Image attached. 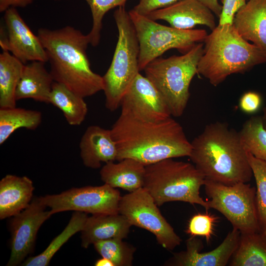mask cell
<instances>
[{
	"instance_id": "cell-1",
	"label": "cell",
	"mask_w": 266,
	"mask_h": 266,
	"mask_svg": "<svg viewBox=\"0 0 266 266\" xmlns=\"http://www.w3.org/2000/svg\"><path fill=\"white\" fill-rule=\"evenodd\" d=\"M110 130L117 147V161L132 158L147 166L167 159L189 157L191 152V142L171 117L149 122L121 112Z\"/></svg>"
},
{
	"instance_id": "cell-2",
	"label": "cell",
	"mask_w": 266,
	"mask_h": 266,
	"mask_svg": "<svg viewBox=\"0 0 266 266\" xmlns=\"http://www.w3.org/2000/svg\"><path fill=\"white\" fill-rule=\"evenodd\" d=\"M37 36L44 48L55 82L85 98L103 91L102 76L91 68L87 54L88 35L67 26L50 30L40 28Z\"/></svg>"
},
{
	"instance_id": "cell-3",
	"label": "cell",
	"mask_w": 266,
	"mask_h": 266,
	"mask_svg": "<svg viewBox=\"0 0 266 266\" xmlns=\"http://www.w3.org/2000/svg\"><path fill=\"white\" fill-rule=\"evenodd\" d=\"M191 144L189 157L206 179L233 185L248 183L253 176L239 132L227 124L206 125Z\"/></svg>"
},
{
	"instance_id": "cell-4",
	"label": "cell",
	"mask_w": 266,
	"mask_h": 266,
	"mask_svg": "<svg viewBox=\"0 0 266 266\" xmlns=\"http://www.w3.org/2000/svg\"><path fill=\"white\" fill-rule=\"evenodd\" d=\"M203 53L198 74L214 86L230 75L244 73L266 63V56L257 46L244 39L233 24L218 25L204 40Z\"/></svg>"
},
{
	"instance_id": "cell-5",
	"label": "cell",
	"mask_w": 266,
	"mask_h": 266,
	"mask_svg": "<svg viewBox=\"0 0 266 266\" xmlns=\"http://www.w3.org/2000/svg\"><path fill=\"white\" fill-rule=\"evenodd\" d=\"M205 181L194 164L167 159L145 166L143 188L158 206L170 201L198 204L209 209L200 190Z\"/></svg>"
},
{
	"instance_id": "cell-6",
	"label": "cell",
	"mask_w": 266,
	"mask_h": 266,
	"mask_svg": "<svg viewBox=\"0 0 266 266\" xmlns=\"http://www.w3.org/2000/svg\"><path fill=\"white\" fill-rule=\"evenodd\" d=\"M114 18L118 37L112 62L102 76L106 108L114 111L121 106L125 93L139 73V44L125 5L118 7Z\"/></svg>"
},
{
	"instance_id": "cell-7",
	"label": "cell",
	"mask_w": 266,
	"mask_h": 266,
	"mask_svg": "<svg viewBox=\"0 0 266 266\" xmlns=\"http://www.w3.org/2000/svg\"><path fill=\"white\" fill-rule=\"evenodd\" d=\"M203 46V43H198L181 56L157 58L143 69L145 76L162 95L174 117L181 116L186 107L190 83L198 74Z\"/></svg>"
},
{
	"instance_id": "cell-8",
	"label": "cell",
	"mask_w": 266,
	"mask_h": 266,
	"mask_svg": "<svg viewBox=\"0 0 266 266\" xmlns=\"http://www.w3.org/2000/svg\"><path fill=\"white\" fill-rule=\"evenodd\" d=\"M129 13L139 41L140 71L170 49L187 53L196 44L204 41L208 34L203 29L184 30L160 24L133 9Z\"/></svg>"
},
{
	"instance_id": "cell-9",
	"label": "cell",
	"mask_w": 266,
	"mask_h": 266,
	"mask_svg": "<svg viewBox=\"0 0 266 266\" xmlns=\"http://www.w3.org/2000/svg\"><path fill=\"white\" fill-rule=\"evenodd\" d=\"M204 190L209 209L220 212L242 233L260 230L256 189L247 183L226 185L205 179Z\"/></svg>"
},
{
	"instance_id": "cell-10",
	"label": "cell",
	"mask_w": 266,
	"mask_h": 266,
	"mask_svg": "<svg viewBox=\"0 0 266 266\" xmlns=\"http://www.w3.org/2000/svg\"><path fill=\"white\" fill-rule=\"evenodd\" d=\"M119 213L131 224L153 233L163 248L172 250L182 239L161 214L150 194L143 187L122 197Z\"/></svg>"
},
{
	"instance_id": "cell-11",
	"label": "cell",
	"mask_w": 266,
	"mask_h": 266,
	"mask_svg": "<svg viewBox=\"0 0 266 266\" xmlns=\"http://www.w3.org/2000/svg\"><path fill=\"white\" fill-rule=\"evenodd\" d=\"M121 198L117 189L104 183L72 188L60 194L39 197L53 214L71 210L92 214L119 213Z\"/></svg>"
},
{
	"instance_id": "cell-12",
	"label": "cell",
	"mask_w": 266,
	"mask_h": 266,
	"mask_svg": "<svg viewBox=\"0 0 266 266\" xmlns=\"http://www.w3.org/2000/svg\"><path fill=\"white\" fill-rule=\"evenodd\" d=\"M46 208L39 197H33L25 209L13 216L10 222L11 253L7 266L21 264L33 252L38 230L53 215Z\"/></svg>"
},
{
	"instance_id": "cell-13",
	"label": "cell",
	"mask_w": 266,
	"mask_h": 266,
	"mask_svg": "<svg viewBox=\"0 0 266 266\" xmlns=\"http://www.w3.org/2000/svg\"><path fill=\"white\" fill-rule=\"evenodd\" d=\"M121 112L142 121L158 122L171 116L166 101L145 77L139 73L124 95Z\"/></svg>"
},
{
	"instance_id": "cell-14",
	"label": "cell",
	"mask_w": 266,
	"mask_h": 266,
	"mask_svg": "<svg viewBox=\"0 0 266 266\" xmlns=\"http://www.w3.org/2000/svg\"><path fill=\"white\" fill-rule=\"evenodd\" d=\"M7 34H2L0 45L24 64L35 61L48 62L47 53L37 35L31 30L15 7L8 8L4 15Z\"/></svg>"
},
{
	"instance_id": "cell-15",
	"label": "cell",
	"mask_w": 266,
	"mask_h": 266,
	"mask_svg": "<svg viewBox=\"0 0 266 266\" xmlns=\"http://www.w3.org/2000/svg\"><path fill=\"white\" fill-rule=\"evenodd\" d=\"M240 233L233 228L222 242L213 250L201 252V239L191 236L186 240V249L173 254L167 261L172 266H225L231 260L239 241Z\"/></svg>"
},
{
	"instance_id": "cell-16",
	"label": "cell",
	"mask_w": 266,
	"mask_h": 266,
	"mask_svg": "<svg viewBox=\"0 0 266 266\" xmlns=\"http://www.w3.org/2000/svg\"><path fill=\"white\" fill-rule=\"evenodd\" d=\"M147 16L155 21H165L170 26L180 30H191L202 25L212 31L217 26L214 14L198 0H181Z\"/></svg>"
},
{
	"instance_id": "cell-17",
	"label": "cell",
	"mask_w": 266,
	"mask_h": 266,
	"mask_svg": "<svg viewBox=\"0 0 266 266\" xmlns=\"http://www.w3.org/2000/svg\"><path fill=\"white\" fill-rule=\"evenodd\" d=\"M80 155L84 165L93 169L101 164L116 161L118 150L110 129L97 125L89 126L79 142Z\"/></svg>"
},
{
	"instance_id": "cell-18",
	"label": "cell",
	"mask_w": 266,
	"mask_h": 266,
	"mask_svg": "<svg viewBox=\"0 0 266 266\" xmlns=\"http://www.w3.org/2000/svg\"><path fill=\"white\" fill-rule=\"evenodd\" d=\"M233 25L266 56V0H247L235 14Z\"/></svg>"
},
{
	"instance_id": "cell-19",
	"label": "cell",
	"mask_w": 266,
	"mask_h": 266,
	"mask_svg": "<svg viewBox=\"0 0 266 266\" xmlns=\"http://www.w3.org/2000/svg\"><path fill=\"white\" fill-rule=\"evenodd\" d=\"M131 224L120 213L96 214L88 217L81 233V246L87 248L95 242L111 238H126Z\"/></svg>"
},
{
	"instance_id": "cell-20",
	"label": "cell",
	"mask_w": 266,
	"mask_h": 266,
	"mask_svg": "<svg viewBox=\"0 0 266 266\" xmlns=\"http://www.w3.org/2000/svg\"><path fill=\"white\" fill-rule=\"evenodd\" d=\"M34 186L26 176L7 174L0 181V219L13 217L24 209L33 198Z\"/></svg>"
},
{
	"instance_id": "cell-21",
	"label": "cell",
	"mask_w": 266,
	"mask_h": 266,
	"mask_svg": "<svg viewBox=\"0 0 266 266\" xmlns=\"http://www.w3.org/2000/svg\"><path fill=\"white\" fill-rule=\"evenodd\" d=\"M45 62L35 61L25 64L16 91L17 100L31 99L49 103V98L55 82L45 67Z\"/></svg>"
},
{
	"instance_id": "cell-22",
	"label": "cell",
	"mask_w": 266,
	"mask_h": 266,
	"mask_svg": "<svg viewBox=\"0 0 266 266\" xmlns=\"http://www.w3.org/2000/svg\"><path fill=\"white\" fill-rule=\"evenodd\" d=\"M145 166L138 161L125 158L110 162L101 168L100 174L104 184L132 192L143 187Z\"/></svg>"
},
{
	"instance_id": "cell-23",
	"label": "cell",
	"mask_w": 266,
	"mask_h": 266,
	"mask_svg": "<svg viewBox=\"0 0 266 266\" xmlns=\"http://www.w3.org/2000/svg\"><path fill=\"white\" fill-rule=\"evenodd\" d=\"M24 65L7 51L0 54V108L16 107V91Z\"/></svg>"
},
{
	"instance_id": "cell-24",
	"label": "cell",
	"mask_w": 266,
	"mask_h": 266,
	"mask_svg": "<svg viewBox=\"0 0 266 266\" xmlns=\"http://www.w3.org/2000/svg\"><path fill=\"white\" fill-rule=\"evenodd\" d=\"M84 98L74 93L64 85L54 82L49 98V103L59 108L71 126H79L88 112Z\"/></svg>"
},
{
	"instance_id": "cell-25",
	"label": "cell",
	"mask_w": 266,
	"mask_h": 266,
	"mask_svg": "<svg viewBox=\"0 0 266 266\" xmlns=\"http://www.w3.org/2000/svg\"><path fill=\"white\" fill-rule=\"evenodd\" d=\"M42 120V113L38 110L16 107L0 108V144L19 129L36 130Z\"/></svg>"
},
{
	"instance_id": "cell-26",
	"label": "cell",
	"mask_w": 266,
	"mask_h": 266,
	"mask_svg": "<svg viewBox=\"0 0 266 266\" xmlns=\"http://www.w3.org/2000/svg\"><path fill=\"white\" fill-rule=\"evenodd\" d=\"M229 265L266 266V240L258 233H240L238 246Z\"/></svg>"
},
{
	"instance_id": "cell-27",
	"label": "cell",
	"mask_w": 266,
	"mask_h": 266,
	"mask_svg": "<svg viewBox=\"0 0 266 266\" xmlns=\"http://www.w3.org/2000/svg\"><path fill=\"white\" fill-rule=\"evenodd\" d=\"M88 218L87 213L74 211L64 230L39 255L29 257L22 264L24 266H47L60 248L74 234L81 232Z\"/></svg>"
},
{
	"instance_id": "cell-28",
	"label": "cell",
	"mask_w": 266,
	"mask_h": 266,
	"mask_svg": "<svg viewBox=\"0 0 266 266\" xmlns=\"http://www.w3.org/2000/svg\"><path fill=\"white\" fill-rule=\"evenodd\" d=\"M239 134L245 150L256 158L266 162V130L262 116H254L247 120Z\"/></svg>"
},
{
	"instance_id": "cell-29",
	"label": "cell",
	"mask_w": 266,
	"mask_h": 266,
	"mask_svg": "<svg viewBox=\"0 0 266 266\" xmlns=\"http://www.w3.org/2000/svg\"><path fill=\"white\" fill-rule=\"evenodd\" d=\"M97 252L114 264V266H131L136 248L122 239L111 238L95 242Z\"/></svg>"
},
{
	"instance_id": "cell-30",
	"label": "cell",
	"mask_w": 266,
	"mask_h": 266,
	"mask_svg": "<svg viewBox=\"0 0 266 266\" xmlns=\"http://www.w3.org/2000/svg\"><path fill=\"white\" fill-rule=\"evenodd\" d=\"M247 151L256 184V202L260 229L266 228V162Z\"/></svg>"
},
{
	"instance_id": "cell-31",
	"label": "cell",
	"mask_w": 266,
	"mask_h": 266,
	"mask_svg": "<svg viewBox=\"0 0 266 266\" xmlns=\"http://www.w3.org/2000/svg\"><path fill=\"white\" fill-rule=\"evenodd\" d=\"M85 0L90 7L92 16V27L87 35L91 45L96 46L100 41L102 20L105 14L114 7L125 5L127 0Z\"/></svg>"
},
{
	"instance_id": "cell-32",
	"label": "cell",
	"mask_w": 266,
	"mask_h": 266,
	"mask_svg": "<svg viewBox=\"0 0 266 266\" xmlns=\"http://www.w3.org/2000/svg\"><path fill=\"white\" fill-rule=\"evenodd\" d=\"M217 217L209 213H197L188 222L186 233L191 236H201L208 243L214 234Z\"/></svg>"
},
{
	"instance_id": "cell-33",
	"label": "cell",
	"mask_w": 266,
	"mask_h": 266,
	"mask_svg": "<svg viewBox=\"0 0 266 266\" xmlns=\"http://www.w3.org/2000/svg\"><path fill=\"white\" fill-rule=\"evenodd\" d=\"M247 0H222V11L219 16V24H233L234 16Z\"/></svg>"
},
{
	"instance_id": "cell-34",
	"label": "cell",
	"mask_w": 266,
	"mask_h": 266,
	"mask_svg": "<svg viewBox=\"0 0 266 266\" xmlns=\"http://www.w3.org/2000/svg\"><path fill=\"white\" fill-rule=\"evenodd\" d=\"M262 105V98L260 94L253 91L245 93L240 98L239 107L240 110L247 114L257 112Z\"/></svg>"
},
{
	"instance_id": "cell-35",
	"label": "cell",
	"mask_w": 266,
	"mask_h": 266,
	"mask_svg": "<svg viewBox=\"0 0 266 266\" xmlns=\"http://www.w3.org/2000/svg\"><path fill=\"white\" fill-rule=\"evenodd\" d=\"M181 0H139L133 9L140 15L147 16L156 10L170 6Z\"/></svg>"
},
{
	"instance_id": "cell-36",
	"label": "cell",
	"mask_w": 266,
	"mask_h": 266,
	"mask_svg": "<svg viewBox=\"0 0 266 266\" xmlns=\"http://www.w3.org/2000/svg\"><path fill=\"white\" fill-rule=\"evenodd\" d=\"M34 0H0V11L5 12L8 8L24 7L31 4Z\"/></svg>"
},
{
	"instance_id": "cell-37",
	"label": "cell",
	"mask_w": 266,
	"mask_h": 266,
	"mask_svg": "<svg viewBox=\"0 0 266 266\" xmlns=\"http://www.w3.org/2000/svg\"><path fill=\"white\" fill-rule=\"evenodd\" d=\"M202 3L209 8L212 12L219 17L222 6L218 2V0H198Z\"/></svg>"
},
{
	"instance_id": "cell-38",
	"label": "cell",
	"mask_w": 266,
	"mask_h": 266,
	"mask_svg": "<svg viewBox=\"0 0 266 266\" xmlns=\"http://www.w3.org/2000/svg\"><path fill=\"white\" fill-rule=\"evenodd\" d=\"M94 265L95 266H114L111 261L103 257L97 260Z\"/></svg>"
},
{
	"instance_id": "cell-39",
	"label": "cell",
	"mask_w": 266,
	"mask_h": 266,
	"mask_svg": "<svg viewBox=\"0 0 266 266\" xmlns=\"http://www.w3.org/2000/svg\"><path fill=\"white\" fill-rule=\"evenodd\" d=\"M262 118L263 126L266 130V107L263 109V115L262 116Z\"/></svg>"
},
{
	"instance_id": "cell-40",
	"label": "cell",
	"mask_w": 266,
	"mask_h": 266,
	"mask_svg": "<svg viewBox=\"0 0 266 266\" xmlns=\"http://www.w3.org/2000/svg\"><path fill=\"white\" fill-rule=\"evenodd\" d=\"M261 234L264 238L266 240V228L262 230V232Z\"/></svg>"
}]
</instances>
